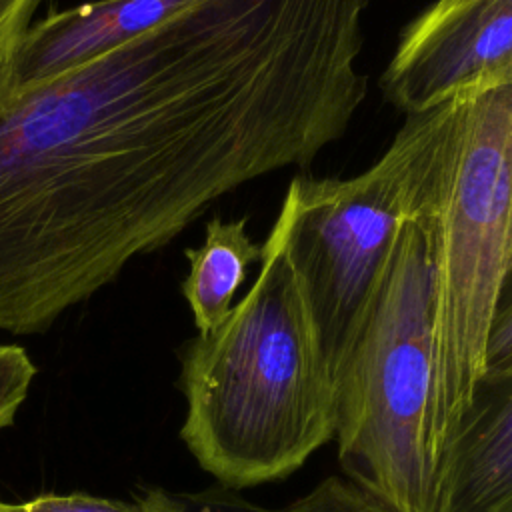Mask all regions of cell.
Masks as SVG:
<instances>
[{
	"label": "cell",
	"mask_w": 512,
	"mask_h": 512,
	"mask_svg": "<svg viewBox=\"0 0 512 512\" xmlns=\"http://www.w3.org/2000/svg\"><path fill=\"white\" fill-rule=\"evenodd\" d=\"M46 0H0V106L14 92V62L36 10Z\"/></svg>",
	"instance_id": "obj_12"
},
{
	"label": "cell",
	"mask_w": 512,
	"mask_h": 512,
	"mask_svg": "<svg viewBox=\"0 0 512 512\" xmlns=\"http://www.w3.org/2000/svg\"><path fill=\"white\" fill-rule=\"evenodd\" d=\"M200 0H92L34 20L14 62V92L36 86Z\"/></svg>",
	"instance_id": "obj_8"
},
{
	"label": "cell",
	"mask_w": 512,
	"mask_h": 512,
	"mask_svg": "<svg viewBox=\"0 0 512 512\" xmlns=\"http://www.w3.org/2000/svg\"><path fill=\"white\" fill-rule=\"evenodd\" d=\"M446 104L408 114L388 150L352 178H294L276 224L338 388L402 224L420 210Z\"/></svg>",
	"instance_id": "obj_5"
},
{
	"label": "cell",
	"mask_w": 512,
	"mask_h": 512,
	"mask_svg": "<svg viewBox=\"0 0 512 512\" xmlns=\"http://www.w3.org/2000/svg\"><path fill=\"white\" fill-rule=\"evenodd\" d=\"M430 512H512V370L480 378L434 464Z\"/></svg>",
	"instance_id": "obj_7"
},
{
	"label": "cell",
	"mask_w": 512,
	"mask_h": 512,
	"mask_svg": "<svg viewBox=\"0 0 512 512\" xmlns=\"http://www.w3.org/2000/svg\"><path fill=\"white\" fill-rule=\"evenodd\" d=\"M246 224V218L222 220L216 216L208 220L202 244L184 250L188 274L180 290L198 334H208L226 320L248 268L262 260L264 248L252 242Z\"/></svg>",
	"instance_id": "obj_9"
},
{
	"label": "cell",
	"mask_w": 512,
	"mask_h": 512,
	"mask_svg": "<svg viewBox=\"0 0 512 512\" xmlns=\"http://www.w3.org/2000/svg\"><path fill=\"white\" fill-rule=\"evenodd\" d=\"M370 0H200L0 106V332L42 334L366 98Z\"/></svg>",
	"instance_id": "obj_1"
},
{
	"label": "cell",
	"mask_w": 512,
	"mask_h": 512,
	"mask_svg": "<svg viewBox=\"0 0 512 512\" xmlns=\"http://www.w3.org/2000/svg\"><path fill=\"white\" fill-rule=\"evenodd\" d=\"M416 220L434 278V378L426 452L434 464L484 374L498 290L512 260V86L446 104Z\"/></svg>",
	"instance_id": "obj_3"
},
{
	"label": "cell",
	"mask_w": 512,
	"mask_h": 512,
	"mask_svg": "<svg viewBox=\"0 0 512 512\" xmlns=\"http://www.w3.org/2000/svg\"><path fill=\"white\" fill-rule=\"evenodd\" d=\"M434 278L424 226L398 230L338 378V460L392 512H430Z\"/></svg>",
	"instance_id": "obj_4"
},
{
	"label": "cell",
	"mask_w": 512,
	"mask_h": 512,
	"mask_svg": "<svg viewBox=\"0 0 512 512\" xmlns=\"http://www.w3.org/2000/svg\"><path fill=\"white\" fill-rule=\"evenodd\" d=\"M188 512H392L352 480L328 476L312 490L284 506H260L218 486L196 494H180Z\"/></svg>",
	"instance_id": "obj_10"
},
{
	"label": "cell",
	"mask_w": 512,
	"mask_h": 512,
	"mask_svg": "<svg viewBox=\"0 0 512 512\" xmlns=\"http://www.w3.org/2000/svg\"><path fill=\"white\" fill-rule=\"evenodd\" d=\"M0 512H188L180 494L150 488L134 500H112L90 494H44L22 504L0 500Z\"/></svg>",
	"instance_id": "obj_11"
},
{
	"label": "cell",
	"mask_w": 512,
	"mask_h": 512,
	"mask_svg": "<svg viewBox=\"0 0 512 512\" xmlns=\"http://www.w3.org/2000/svg\"><path fill=\"white\" fill-rule=\"evenodd\" d=\"M262 248L250 290L182 350L180 436L230 490L290 476L338 422V388L276 222Z\"/></svg>",
	"instance_id": "obj_2"
},
{
	"label": "cell",
	"mask_w": 512,
	"mask_h": 512,
	"mask_svg": "<svg viewBox=\"0 0 512 512\" xmlns=\"http://www.w3.org/2000/svg\"><path fill=\"white\" fill-rule=\"evenodd\" d=\"M34 376L36 366L22 346L0 344V430L14 424Z\"/></svg>",
	"instance_id": "obj_13"
},
{
	"label": "cell",
	"mask_w": 512,
	"mask_h": 512,
	"mask_svg": "<svg viewBox=\"0 0 512 512\" xmlns=\"http://www.w3.org/2000/svg\"><path fill=\"white\" fill-rule=\"evenodd\" d=\"M380 86L406 114L512 86V0L432 2L404 28Z\"/></svg>",
	"instance_id": "obj_6"
},
{
	"label": "cell",
	"mask_w": 512,
	"mask_h": 512,
	"mask_svg": "<svg viewBox=\"0 0 512 512\" xmlns=\"http://www.w3.org/2000/svg\"><path fill=\"white\" fill-rule=\"evenodd\" d=\"M512 370V260L502 278L494 316L488 332L486 354H484V374L498 376Z\"/></svg>",
	"instance_id": "obj_14"
}]
</instances>
